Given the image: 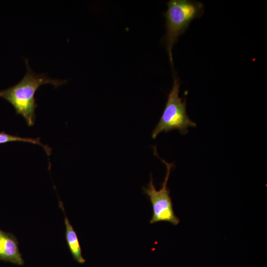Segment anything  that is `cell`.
Wrapping results in <instances>:
<instances>
[{
  "mask_svg": "<svg viewBox=\"0 0 267 267\" xmlns=\"http://www.w3.org/2000/svg\"><path fill=\"white\" fill-rule=\"evenodd\" d=\"M26 72L16 84L0 90V97L7 101L14 108L17 115H21L29 127L34 126L35 110L38 106L35 94L42 85L49 84L55 88L67 83V80L52 79L45 73H38L32 69L28 60L24 58Z\"/></svg>",
  "mask_w": 267,
  "mask_h": 267,
  "instance_id": "6da1fadb",
  "label": "cell"
},
{
  "mask_svg": "<svg viewBox=\"0 0 267 267\" xmlns=\"http://www.w3.org/2000/svg\"><path fill=\"white\" fill-rule=\"evenodd\" d=\"M167 4L168 8L164 14L166 32L162 41L166 45L173 68V47L191 22L202 15L204 5L199 1L188 0H171Z\"/></svg>",
  "mask_w": 267,
  "mask_h": 267,
  "instance_id": "7a4b0ae2",
  "label": "cell"
},
{
  "mask_svg": "<svg viewBox=\"0 0 267 267\" xmlns=\"http://www.w3.org/2000/svg\"><path fill=\"white\" fill-rule=\"evenodd\" d=\"M180 83L175 75L172 88L168 94L165 108L160 119L152 133L155 139L161 133H167L177 130L181 134L188 132L189 127H195L196 124L192 121L186 112V100L179 96Z\"/></svg>",
  "mask_w": 267,
  "mask_h": 267,
  "instance_id": "3957f363",
  "label": "cell"
},
{
  "mask_svg": "<svg viewBox=\"0 0 267 267\" xmlns=\"http://www.w3.org/2000/svg\"><path fill=\"white\" fill-rule=\"evenodd\" d=\"M154 154L165 165L167 172L159 190H157L155 186L152 174L147 186L142 188L143 193L148 197L152 204L153 214L149 222L152 224L159 222H167L177 225L180 220L175 214L170 195V191L167 187L170 173L175 165L174 163H168L160 158L157 152L156 146H154Z\"/></svg>",
  "mask_w": 267,
  "mask_h": 267,
  "instance_id": "277c9868",
  "label": "cell"
},
{
  "mask_svg": "<svg viewBox=\"0 0 267 267\" xmlns=\"http://www.w3.org/2000/svg\"><path fill=\"white\" fill-rule=\"evenodd\" d=\"M0 260L17 265H23L24 260L15 236L0 229Z\"/></svg>",
  "mask_w": 267,
  "mask_h": 267,
  "instance_id": "5b68a950",
  "label": "cell"
},
{
  "mask_svg": "<svg viewBox=\"0 0 267 267\" xmlns=\"http://www.w3.org/2000/svg\"><path fill=\"white\" fill-rule=\"evenodd\" d=\"M59 207L63 211L65 215V236L69 250L76 261L79 264H84L86 260L82 255L81 247L77 234L66 215L63 204L61 201H59Z\"/></svg>",
  "mask_w": 267,
  "mask_h": 267,
  "instance_id": "8992f818",
  "label": "cell"
},
{
  "mask_svg": "<svg viewBox=\"0 0 267 267\" xmlns=\"http://www.w3.org/2000/svg\"><path fill=\"white\" fill-rule=\"evenodd\" d=\"M15 141L28 142L39 145L43 148L48 156H49L51 152V148L47 145L43 144L39 137L36 138L24 137L17 135L8 134L4 131L0 132V144Z\"/></svg>",
  "mask_w": 267,
  "mask_h": 267,
  "instance_id": "52a82bcc",
  "label": "cell"
}]
</instances>
